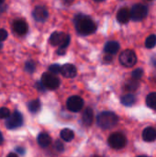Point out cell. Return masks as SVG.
Here are the masks:
<instances>
[{"mask_svg":"<svg viewBox=\"0 0 156 157\" xmlns=\"http://www.w3.org/2000/svg\"><path fill=\"white\" fill-rule=\"evenodd\" d=\"M74 24L76 31L80 35H90L97 30V25L94 20L90 17L84 14L76 15L74 18Z\"/></svg>","mask_w":156,"mask_h":157,"instance_id":"6da1fadb","label":"cell"},{"mask_svg":"<svg viewBox=\"0 0 156 157\" xmlns=\"http://www.w3.org/2000/svg\"><path fill=\"white\" fill-rule=\"evenodd\" d=\"M50 43L53 46H59L58 54L63 55L65 53V49L70 43V36L63 32L55 31L50 37Z\"/></svg>","mask_w":156,"mask_h":157,"instance_id":"7a4b0ae2","label":"cell"},{"mask_svg":"<svg viewBox=\"0 0 156 157\" xmlns=\"http://www.w3.org/2000/svg\"><path fill=\"white\" fill-rule=\"evenodd\" d=\"M119 121V117L110 111H104L101 112L97 117V125L104 130H108L117 125Z\"/></svg>","mask_w":156,"mask_h":157,"instance_id":"3957f363","label":"cell"},{"mask_svg":"<svg viewBox=\"0 0 156 157\" xmlns=\"http://www.w3.org/2000/svg\"><path fill=\"white\" fill-rule=\"evenodd\" d=\"M41 83L45 86L46 89L54 90L59 87L60 86V80L59 78L51 73H44L41 76Z\"/></svg>","mask_w":156,"mask_h":157,"instance_id":"277c9868","label":"cell"},{"mask_svg":"<svg viewBox=\"0 0 156 157\" xmlns=\"http://www.w3.org/2000/svg\"><path fill=\"white\" fill-rule=\"evenodd\" d=\"M120 62L126 67H132L137 63L136 53L131 50H125L120 55Z\"/></svg>","mask_w":156,"mask_h":157,"instance_id":"5b68a950","label":"cell"},{"mask_svg":"<svg viewBox=\"0 0 156 157\" xmlns=\"http://www.w3.org/2000/svg\"><path fill=\"white\" fill-rule=\"evenodd\" d=\"M23 124V116L19 111H14L8 119L6 120V127L8 130H15L21 127Z\"/></svg>","mask_w":156,"mask_h":157,"instance_id":"8992f818","label":"cell"},{"mask_svg":"<svg viewBox=\"0 0 156 157\" xmlns=\"http://www.w3.org/2000/svg\"><path fill=\"white\" fill-rule=\"evenodd\" d=\"M147 15H148V7L143 4H135L131 10V18L135 21L143 20V18L146 17Z\"/></svg>","mask_w":156,"mask_h":157,"instance_id":"52a82bcc","label":"cell"},{"mask_svg":"<svg viewBox=\"0 0 156 157\" xmlns=\"http://www.w3.org/2000/svg\"><path fill=\"white\" fill-rule=\"evenodd\" d=\"M126 137L120 132H115L108 138V144L113 149H121L126 145Z\"/></svg>","mask_w":156,"mask_h":157,"instance_id":"ba28073f","label":"cell"},{"mask_svg":"<svg viewBox=\"0 0 156 157\" xmlns=\"http://www.w3.org/2000/svg\"><path fill=\"white\" fill-rule=\"evenodd\" d=\"M66 107L72 112H79L84 107V100L78 96H72L67 99Z\"/></svg>","mask_w":156,"mask_h":157,"instance_id":"9c48e42d","label":"cell"},{"mask_svg":"<svg viewBox=\"0 0 156 157\" xmlns=\"http://www.w3.org/2000/svg\"><path fill=\"white\" fill-rule=\"evenodd\" d=\"M32 16L34 17V19L38 22H43L47 19L49 13L48 10L45 6H38L34 8L33 12H32Z\"/></svg>","mask_w":156,"mask_h":157,"instance_id":"30bf717a","label":"cell"},{"mask_svg":"<svg viewBox=\"0 0 156 157\" xmlns=\"http://www.w3.org/2000/svg\"><path fill=\"white\" fill-rule=\"evenodd\" d=\"M14 31L18 35H25L28 32V24L23 19H17L13 23Z\"/></svg>","mask_w":156,"mask_h":157,"instance_id":"8fae6325","label":"cell"},{"mask_svg":"<svg viewBox=\"0 0 156 157\" xmlns=\"http://www.w3.org/2000/svg\"><path fill=\"white\" fill-rule=\"evenodd\" d=\"M76 67L71 63H66L62 66L61 74L66 78H74L76 75Z\"/></svg>","mask_w":156,"mask_h":157,"instance_id":"7c38bea8","label":"cell"},{"mask_svg":"<svg viewBox=\"0 0 156 157\" xmlns=\"http://www.w3.org/2000/svg\"><path fill=\"white\" fill-rule=\"evenodd\" d=\"M131 18V11L127 7H122L118 11L117 14V20L121 24H126Z\"/></svg>","mask_w":156,"mask_h":157,"instance_id":"4fadbf2b","label":"cell"},{"mask_svg":"<svg viewBox=\"0 0 156 157\" xmlns=\"http://www.w3.org/2000/svg\"><path fill=\"white\" fill-rule=\"evenodd\" d=\"M143 139L147 143H152L156 140V130L153 127L146 128L143 132Z\"/></svg>","mask_w":156,"mask_h":157,"instance_id":"5bb4252c","label":"cell"},{"mask_svg":"<svg viewBox=\"0 0 156 157\" xmlns=\"http://www.w3.org/2000/svg\"><path fill=\"white\" fill-rule=\"evenodd\" d=\"M93 121H94V112L92 109H89V108L86 109L82 115V121L84 125L90 126L93 123Z\"/></svg>","mask_w":156,"mask_h":157,"instance_id":"9a60e30c","label":"cell"},{"mask_svg":"<svg viewBox=\"0 0 156 157\" xmlns=\"http://www.w3.org/2000/svg\"><path fill=\"white\" fill-rule=\"evenodd\" d=\"M120 50V44L118 41H108L107 42V44L104 47V51L107 54L111 55V54H115L119 52Z\"/></svg>","mask_w":156,"mask_h":157,"instance_id":"2e32d148","label":"cell"},{"mask_svg":"<svg viewBox=\"0 0 156 157\" xmlns=\"http://www.w3.org/2000/svg\"><path fill=\"white\" fill-rule=\"evenodd\" d=\"M37 141H38V144L40 147L42 148H45V147H48L51 143V136L46 133V132H40L39 135H38V138H37Z\"/></svg>","mask_w":156,"mask_h":157,"instance_id":"e0dca14e","label":"cell"},{"mask_svg":"<svg viewBox=\"0 0 156 157\" xmlns=\"http://www.w3.org/2000/svg\"><path fill=\"white\" fill-rule=\"evenodd\" d=\"M121 103L126 106V107H131L132 106L135 102H136V98L135 96H133L132 94H128V95H124L121 97L120 98Z\"/></svg>","mask_w":156,"mask_h":157,"instance_id":"ac0fdd59","label":"cell"},{"mask_svg":"<svg viewBox=\"0 0 156 157\" xmlns=\"http://www.w3.org/2000/svg\"><path fill=\"white\" fill-rule=\"evenodd\" d=\"M41 108V104H40V101L39 99H35V100H32L30 101L29 104H28V109L31 112V113H37L40 111Z\"/></svg>","mask_w":156,"mask_h":157,"instance_id":"d6986e66","label":"cell"},{"mask_svg":"<svg viewBox=\"0 0 156 157\" xmlns=\"http://www.w3.org/2000/svg\"><path fill=\"white\" fill-rule=\"evenodd\" d=\"M60 135H61V138L65 142H71L74 138V133L70 129H63L61 132Z\"/></svg>","mask_w":156,"mask_h":157,"instance_id":"ffe728a7","label":"cell"},{"mask_svg":"<svg viewBox=\"0 0 156 157\" xmlns=\"http://www.w3.org/2000/svg\"><path fill=\"white\" fill-rule=\"evenodd\" d=\"M146 104L147 106L152 109L156 110V92L154 93H151L147 96L146 98Z\"/></svg>","mask_w":156,"mask_h":157,"instance_id":"44dd1931","label":"cell"},{"mask_svg":"<svg viewBox=\"0 0 156 157\" xmlns=\"http://www.w3.org/2000/svg\"><path fill=\"white\" fill-rule=\"evenodd\" d=\"M140 84H139V81L137 80H134V79H131V80H129L126 84H125V87L128 91H135L137 90V88L139 87Z\"/></svg>","mask_w":156,"mask_h":157,"instance_id":"7402d4cb","label":"cell"},{"mask_svg":"<svg viewBox=\"0 0 156 157\" xmlns=\"http://www.w3.org/2000/svg\"><path fill=\"white\" fill-rule=\"evenodd\" d=\"M156 45V35L154 34H152L150 35L146 40H145V46L146 48L148 49H153L154 47H155Z\"/></svg>","mask_w":156,"mask_h":157,"instance_id":"603a6c76","label":"cell"},{"mask_svg":"<svg viewBox=\"0 0 156 157\" xmlns=\"http://www.w3.org/2000/svg\"><path fill=\"white\" fill-rule=\"evenodd\" d=\"M25 70L29 73V74H32L35 70H36V64L33 61L29 60L26 63H25Z\"/></svg>","mask_w":156,"mask_h":157,"instance_id":"cb8c5ba5","label":"cell"},{"mask_svg":"<svg viewBox=\"0 0 156 157\" xmlns=\"http://www.w3.org/2000/svg\"><path fill=\"white\" fill-rule=\"evenodd\" d=\"M49 71L51 74L52 75H57V74H61V71H62V66L60 64H57V63H54V64H51L50 67H49Z\"/></svg>","mask_w":156,"mask_h":157,"instance_id":"d4e9b609","label":"cell"},{"mask_svg":"<svg viewBox=\"0 0 156 157\" xmlns=\"http://www.w3.org/2000/svg\"><path fill=\"white\" fill-rule=\"evenodd\" d=\"M143 70L141 68H137L132 72V79H134V80L138 81L139 79H141L143 77Z\"/></svg>","mask_w":156,"mask_h":157,"instance_id":"484cf974","label":"cell"},{"mask_svg":"<svg viewBox=\"0 0 156 157\" xmlns=\"http://www.w3.org/2000/svg\"><path fill=\"white\" fill-rule=\"evenodd\" d=\"M10 111L7 108H0V119H8L10 117Z\"/></svg>","mask_w":156,"mask_h":157,"instance_id":"4316f807","label":"cell"},{"mask_svg":"<svg viewBox=\"0 0 156 157\" xmlns=\"http://www.w3.org/2000/svg\"><path fill=\"white\" fill-rule=\"evenodd\" d=\"M7 38V32L4 29H0V42L6 40Z\"/></svg>","mask_w":156,"mask_h":157,"instance_id":"83f0119b","label":"cell"},{"mask_svg":"<svg viewBox=\"0 0 156 157\" xmlns=\"http://www.w3.org/2000/svg\"><path fill=\"white\" fill-rule=\"evenodd\" d=\"M54 147H55V149H56L58 152H63V144L60 141H56V142H55Z\"/></svg>","mask_w":156,"mask_h":157,"instance_id":"f1b7e54d","label":"cell"},{"mask_svg":"<svg viewBox=\"0 0 156 157\" xmlns=\"http://www.w3.org/2000/svg\"><path fill=\"white\" fill-rule=\"evenodd\" d=\"M36 87H37V89L39 90V91H42V92H44L45 91V86H43V84L41 83V81H40V82H37L36 83Z\"/></svg>","mask_w":156,"mask_h":157,"instance_id":"f546056e","label":"cell"},{"mask_svg":"<svg viewBox=\"0 0 156 157\" xmlns=\"http://www.w3.org/2000/svg\"><path fill=\"white\" fill-rule=\"evenodd\" d=\"M16 151H17L19 155H23L25 154V149H23L22 147H17V148H16Z\"/></svg>","mask_w":156,"mask_h":157,"instance_id":"4dcf8cb0","label":"cell"},{"mask_svg":"<svg viewBox=\"0 0 156 157\" xmlns=\"http://www.w3.org/2000/svg\"><path fill=\"white\" fill-rule=\"evenodd\" d=\"M104 61H106V62H110V61H112V57H111V55H108H108L105 57Z\"/></svg>","mask_w":156,"mask_h":157,"instance_id":"1f68e13d","label":"cell"},{"mask_svg":"<svg viewBox=\"0 0 156 157\" xmlns=\"http://www.w3.org/2000/svg\"><path fill=\"white\" fill-rule=\"evenodd\" d=\"M3 5H4V4L0 5V14H1V13H3V12L6 10V6H4Z\"/></svg>","mask_w":156,"mask_h":157,"instance_id":"d6a6232c","label":"cell"},{"mask_svg":"<svg viewBox=\"0 0 156 157\" xmlns=\"http://www.w3.org/2000/svg\"><path fill=\"white\" fill-rule=\"evenodd\" d=\"M4 143V137H3V135H2V133L0 132V145Z\"/></svg>","mask_w":156,"mask_h":157,"instance_id":"836d02e7","label":"cell"},{"mask_svg":"<svg viewBox=\"0 0 156 157\" xmlns=\"http://www.w3.org/2000/svg\"><path fill=\"white\" fill-rule=\"evenodd\" d=\"M6 157H18L16 154H13V153H10V154H8L7 155V156Z\"/></svg>","mask_w":156,"mask_h":157,"instance_id":"e575fe53","label":"cell"},{"mask_svg":"<svg viewBox=\"0 0 156 157\" xmlns=\"http://www.w3.org/2000/svg\"><path fill=\"white\" fill-rule=\"evenodd\" d=\"M153 63H154V65H155L156 66V59L155 58H154V59H153Z\"/></svg>","mask_w":156,"mask_h":157,"instance_id":"d590c367","label":"cell"},{"mask_svg":"<svg viewBox=\"0 0 156 157\" xmlns=\"http://www.w3.org/2000/svg\"><path fill=\"white\" fill-rule=\"evenodd\" d=\"M2 48H3V44H2V43L0 42V50H1Z\"/></svg>","mask_w":156,"mask_h":157,"instance_id":"8d00e7d4","label":"cell"},{"mask_svg":"<svg viewBox=\"0 0 156 157\" xmlns=\"http://www.w3.org/2000/svg\"><path fill=\"white\" fill-rule=\"evenodd\" d=\"M93 157H100V156H98V155H95V156H93Z\"/></svg>","mask_w":156,"mask_h":157,"instance_id":"74e56055","label":"cell"},{"mask_svg":"<svg viewBox=\"0 0 156 157\" xmlns=\"http://www.w3.org/2000/svg\"><path fill=\"white\" fill-rule=\"evenodd\" d=\"M137 157H147V156H143V155H142V156H137Z\"/></svg>","mask_w":156,"mask_h":157,"instance_id":"f35d334b","label":"cell"}]
</instances>
